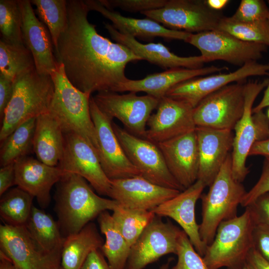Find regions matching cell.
Wrapping results in <instances>:
<instances>
[{"mask_svg": "<svg viewBox=\"0 0 269 269\" xmlns=\"http://www.w3.org/2000/svg\"><path fill=\"white\" fill-rule=\"evenodd\" d=\"M67 27L54 48L71 83L89 96L94 92H115L127 81V64L141 60L131 50L100 35L88 19L85 0H68Z\"/></svg>", "mask_w": 269, "mask_h": 269, "instance_id": "obj_1", "label": "cell"}, {"mask_svg": "<svg viewBox=\"0 0 269 269\" xmlns=\"http://www.w3.org/2000/svg\"><path fill=\"white\" fill-rule=\"evenodd\" d=\"M55 210L65 238L76 233L103 212L118 205L112 199L96 194L81 176L66 172L57 183Z\"/></svg>", "mask_w": 269, "mask_h": 269, "instance_id": "obj_2", "label": "cell"}, {"mask_svg": "<svg viewBox=\"0 0 269 269\" xmlns=\"http://www.w3.org/2000/svg\"><path fill=\"white\" fill-rule=\"evenodd\" d=\"M51 76L54 93L49 114L57 121L64 133H75L81 135L98 154V141L90 111L91 96L71 83L61 63L58 62Z\"/></svg>", "mask_w": 269, "mask_h": 269, "instance_id": "obj_3", "label": "cell"}, {"mask_svg": "<svg viewBox=\"0 0 269 269\" xmlns=\"http://www.w3.org/2000/svg\"><path fill=\"white\" fill-rule=\"evenodd\" d=\"M54 93L50 75L39 74L34 69L18 77L0 121V142L22 124L48 113Z\"/></svg>", "mask_w": 269, "mask_h": 269, "instance_id": "obj_4", "label": "cell"}, {"mask_svg": "<svg viewBox=\"0 0 269 269\" xmlns=\"http://www.w3.org/2000/svg\"><path fill=\"white\" fill-rule=\"evenodd\" d=\"M247 191L233 177L230 153L207 193L202 194V221L199 234L209 245L214 240L217 229L223 221L236 217L237 208Z\"/></svg>", "mask_w": 269, "mask_h": 269, "instance_id": "obj_5", "label": "cell"}, {"mask_svg": "<svg viewBox=\"0 0 269 269\" xmlns=\"http://www.w3.org/2000/svg\"><path fill=\"white\" fill-rule=\"evenodd\" d=\"M255 224L248 208L240 216L219 225L213 241L207 246L203 260L209 269H241L253 249Z\"/></svg>", "mask_w": 269, "mask_h": 269, "instance_id": "obj_6", "label": "cell"}, {"mask_svg": "<svg viewBox=\"0 0 269 269\" xmlns=\"http://www.w3.org/2000/svg\"><path fill=\"white\" fill-rule=\"evenodd\" d=\"M268 79L246 83L243 115L234 127L232 156L234 178L242 182L250 172L246 162L255 142L269 137V122L263 111L252 115L253 104L262 91L267 86Z\"/></svg>", "mask_w": 269, "mask_h": 269, "instance_id": "obj_7", "label": "cell"}, {"mask_svg": "<svg viewBox=\"0 0 269 269\" xmlns=\"http://www.w3.org/2000/svg\"><path fill=\"white\" fill-rule=\"evenodd\" d=\"M140 13L168 29L190 33L217 29L224 16L200 0H167L162 7Z\"/></svg>", "mask_w": 269, "mask_h": 269, "instance_id": "obj_8", "label": "cell"}, {"mask_svg": "<svg viewBox=\"0 0 269 269\" xmlns=\"http://www.w3.org/2000/svg\"><path fill=\"white\" fill-rule=\"evenodd\" d=\"M246 84L227 85L203 99L193 109L196 126L234 130L243 114Z\"/></svg>", "mask_w": 269, "mask_h": 269, "instance_id": "obj_9", "label": "cell"}, {"mask_svg": "<svg viewBox=\"0 0 269 269\" xmlns=\"http://www.w3.org/2000/svg\"><path fill=\"white\" fill-rule=\"evenodd\" d=\"M112 125L127 156L141 176L162 187L185 190L169 172L157 144L137 136L114 123Z\"/></svg>", "mask_w": 269, "mask_h": 269, "instance_id": "obj_10", "label": "cell"}, {"mask_svg": "<svg viewBox=\"0 0 269 269\" xmlns=\"http://www.w3.org/2000/svg\"><path fill=\"white\" fill-rule=\"evenodd\" d=\"M186 42L196 47L206 63L219 60L240 67L248 62L257 61L267 47L241 40L219 29L191 33Z\"/></svg>", "mask_w": 269, "mask_h": 269, "instance_id": "obj_11", "label": "cell"}, {"mask_svg": "<svg viewBox=\"0 0 269 269\" xmlns=\"http://www.w3.org/2000/svg\"><path fill=\"white\" fill-rule=\"evenodd\" d=\"M93 99L100 110L109 118L117 119L129 132L142 138H145L147 121L159 101L148 95L138 96L132 92L125 94L100 92Z\"/></svg>", "mask_w": 269, "mask_h": 269, "instance_id": "obj_12", "label": "cell"}, {"mask_svg": "<svg viewBox=\"0 0 269 269\" xmlns=\"http://www.w3.org/2000/svg\"><path fill=\"white\" fill-rule=\"evenodd\" d=\"M64 134V152L58 166L65 172L84 178L99 195L109 196L111 180L104 172L96 151L81 135Z\"/></svg>", "mask_w": 269, "mask_h": 269, "instance_id": "obj_13", "label": "cell"}, {"mask_svg": "<svg viewBox=\"0 0 269 269\" xmlns=\"http://www.w3.org/2000/svg\"><path fill=\"white\" fill-rule=\"evenodd\" d=\"M156 216L131 247L126 269H143L163 256L176 255L183 230Z\"/></svg>", "mask_w": 269, "mask_h": 269, "instance_id": "obj_14", "label": "cell"}, {"mask_svg": "<svg viewBox=\"0 0 269 269\" xmlns=\"http://www.w3.org/2000/svg\"><path fill=\"white\" fill-rule=\"evenodd\" d=\"M0 252L21 269H56L60 266L61 253L45 252L25 226L0 225Z\"/></svg>", "mask_w": 269, "mask_h": 269, "instance_id": "obj_15", "label": "cell"}, {"mask_svg": "<svg viewBox=\"0 0 269 269\" xmlns=\"http://www.w3.org/2000/svg\"><path fill=\"white\" fill-rule=\"evenodd\" d=\"M90 111L98 141V155L102 167L110 180L140 175L127 156L114 131L112 120L90 99Z\"/></svg>", "mask_w": 269, "mask_h": 269, "instance_id": "obj_16", "label": "cell"}, {"mask_svg": "<svg viewBox=\"0 0 269 269\" xmlns=\"http://www.w3.org/2000/svg\"><path fill=\"white\" fill-rule=\"evenodd\" d=\"M269 74V64L252 61L233 72L198 77L183 82L170 89L165 96L184 101L194 108L206 97L227 85Z\"/></svg>", "mask_w": 269, "mask_h": 269, "instance_id": "obj_17", "label": "cell"}, {"mask_svg": "<svg viewBox=\"0 0 269 269\" xmlns=\"http://www.w3.org/2000/svg\"><path fill=\"white\" fill-rule=\"evenodd\" d=\"M193 109L184 101L161 98L147 121L145 138L157 144L195 130Z\"/></svg>", "mask_w": 269, "mask_h": 269, "instance_id": "obj_18", "label": "cell"}, {"mask_svg": "<svg viewBox=\"0 0 269 269\" xmlns=\"http://www.w3.org/2000/svg\"><path fill=\"white\" fill-rule=\"evenodd\" d=\"M111 180L109 197L133 209L152 211L181 192L155 184L140 175Z\"/></svg>", "mask_w": 269, "mask_h": 269, "instance_id": "obj_19", "label": "cell"}, {"mask_svg": "<svg viewBox=\"0 0 269 269\" xmlns=\"http://www.w3.org/2000/svg\"><path fill=\"white\" fill-rule=\"evenodd\" d=\"M205 187L202 181L197 180L176 196L152 210L157 216L167 217L177 222L187 235L195 250L202 257L207 245L200 236L199 225L195 217V205Z\"/></svg>", "mask_w": 269, "mask_h": 269, "instance_id": "obj_20", "label": "cell"}, {"mask_svg": "<svg viewBox=\"0 0 269 269\" xmlns=\"http://www.w3.org/2000/svg\"><path fill=\"white\" fill-rule=\"evenodd\" d=\"M22 15V34L24 45L30 51L36 70L41 75H50L58 62L53 44L46 26L36 17L29 0H18Z\"/></svg>", "mask_w": 269, "mask_h": 269, "instance_id": "obj_21", "label": "cell"}, {"mask_svg": "<svg viewBox=\"0 0 269 269\" xmlns=\"http://www.w3.org/2000/svg\"><path fill=\"white\" fill-rule=\"evenodd\" d=\"M157 145L169 172L184 189L197 180L199 158L195 130Z\"/></svg>", "mask_w": 269, "mask_h": 269, "instance_id": "obj_22", "label": "cell"}, {"mask_svg": "<svg viewBox=\"0 0 269 269\" xmlns=\"http://www.w3.org/2000/svg\"><path fill=\"white\" fill-rule=\"evenodd\" d=\"M199 151L197 180L210 186L233 148L232 131L196 127Z\"/></svg>", "mask_w": 269, "mask_h": 269, "instance_id": "obj_23", "label": "cell"}, {"mask_svg": "<svg viewBox=\"0 0 269 269\" xmlns=\"http://www.w3.org/2000/svg\"><path fill=\"white\" fill-rule=\"evenodd\" d=\"M14 169L15 185L36 198L43 208L50 202L52 186L66 173L58 166L48 165L28 156L16 161Z\"/></svg>", "mask_w": 269, "mask_h": 269, "instance_id": "obj_24", "label": "cell"}, {"mask_svg": "<svg viewBox=\"0 0 269 269\" xmlns=\"http://www.w3.org/2000/svg\"><path fill=\"white\" fill-rule=\"evenodd\" d=\"M105 27L116 42L129 48L141 60H146L163 69H198L203 67L206 63L201 55L179 56L160 42L141 43L134 37L120 32L111 24L105 23Z\"/></svg>", "mask_w": 269, "mask_h": 269, "instance_id": "obj_25", "label": "cell"}, {"mask_svg": "<svg viewBox=\"0 0 269 269\" xmlns=\"http://www.w3.org/2000/svg\"><path fill=\"white\" fill-rule=\"evenodd\" d=\"M224 69V67L214 65L198 69H169L162 72L148 75L140 80L128 79L119 85L115 92H142L160 99L177 84L196 77L218 73Z\"/></svg>", "mask_w": 269, "mask_h": 269, "instance_id": "obj_26", "label": "cell"}, {"mask_svg": "<svg viewBox=\"0 0 269 269\" xmlns=\"http://www.w3.org/2000/svg\"><path fill=\"white\" fill-rule=\"evenodd\" d=\"M90 11L99 12L110 20L113 26L120 32L145 40H153L156 37L167 39L187 40L191 33L168 29L149 18H135L122 15L114 10L104 6L98 0H86Z\"/></svg>", "mask_w": 269, "mask_h": 269, "instance_id": "obj_27", "label": "cell"}, {"mask_svg": "<svg viewBox=\"0 0 269 269\" xmlns=\"http://www.w3.org/2000/svg\"><path fill=\"white\" fill-rule=\"evenodd\" d=\"M64 144V133L49 113L36 118L33 146L39 160L49 166H58L63 154Z\"/></svg>", "mask_w": 269, "mask_h": 269, "instance_id": "obj_28", "label": "cell"}, {"mask_svg": "<svg viewBox=\"0 0 269 269\" xmlns=\"http://www.w3.org/2000/svg\"><path fill=\"white\" fill-rule=\"evenodd\" d=\"M104 243L96 225L89 223L78 232L65 237L60 266L64 269H80L89 254L100 249Z\"/></svg>", "mask_w": 269, "mask_h": 269, "instance_id": "obj_29", "label": "cell"}, {"mask_svg": "<svg viewBox=\"0 0 269 269\" xmlns=\"http://www.w3.org/2000/svg\"><path fill=\"white\" fill-rule=\"evenodd\" d=\"M25 227L45 252L61 253L65 238L62 235L58 222L50 214L33 206Z\"/></svg>", "mask_w": 269, "mask_h": 269, "instance_id": "obj_30", "label": "cell"}, {"mask_svg": "<svg viewBox=\"0 0 269 269\" xmlns=\"http://www.w3.org/2000/svg\"><path fill=\"white\" fill-rule=\"evenodd\" d=\"M97 218L101 232L106 238L100 250L113 269H126L131 246L108 211L102 212Z\"/></svg>", "mask_w": 269, "mask_h": 269, "instance_id": "obj_31", "label": "cell"}, {"mask_svg": "<svg viewBox=\"0 0 269 269\" xmlns=\"http://www.w3.org/2000/svg\"><path fill=\"white\" fill-rule=\"evenodd\" d=\"M36 119L33 118L22 124L0 142L1 166L14 163L33 151Z\"/></svg>", "mask_w": 269, "mask_h": 269, "instance_id": "obj_32", "label": "cell"}, {"mask_svg": "<svg viewBox=\"0 0 269 269\" xmlns=\"http://www.w3.org/2000/svg\"><path fill=\"white\" fill-rule=\"evenodd\" d=\"M33 198L18 186L1 196L0 215L4 223L13 226H25L31 214Z\"/></svg>", "mask_w": 269, "mask_h": 269, "instance_id": "obj_33", "label": "cell"}, {"mask_svg": "<svg viewBox=\"0 0 269 269\" xmlns=\"http://www.w3.org/2000/svg\"><path fill=\"white\" fill-rule=\"evenodd\" d=\"M35 69L30 51L23 45L0 40V75L14 81L20 76Z\"/></svg>", "mask_w": 269, "mask_h": 269, "instance_id": "obj_34", "label": "cell"}, {"mask_svg": "<svg viewBox=\"0 0 269 269\" xmlns=\"http://www.w3.org/2000/svg\"><path fill=\"white\" fill-rule=\"evenodd\" d=\"M112 217L131 247L156 216L152 211L124 207L119 205L113 211Z\"/></svg>", "mask_w": 269, "mask_h": 269, "instance_id": "obj_35", "label": "cell"}, {"mask_svg": "<svg viewBox=\"0 0 269 269\" xmlns=\"http://www.w3.org/2000/svg\"><path fill=\"white\" fill-rule=\"evenodd\" d=\"M39 20L47 28L55 48L61 33L67 27V2L65 0H32Z\"/></svg>", "mask_w": 269, "mask_h": 269, "instance_id": "obj_36", "label": "cell"}, {"mask_svg": "<svg viewBox=\"0 0 269 269\" xmlns=\"http://www.w3.org/2000/svg\"><path fill=\"white\" fill-rule=\"evenodd\" d=\"M217 29L226 32L241 40L269 47V20L244 22L223 16Z\"/></svg>", "mask_w": 269, "mask_h": 269, "instance_id": "obj_37", "label": "cell"}, {"mask_svg": "<svg viewBox=\"0 0 269 269\" xmlns=\"http://www.w3.org/2000/svg\"><path fill=\"white\" fill-rule=\"evenodd\" d=\"M21 26L22 15L18 0H0V39L12 44H24Z\"/></svg>", "mask_w": 269, "mask_h": 269, "instance_id": "obj_38", "label": "cell"}, {"mask_svg": "<svg viewBox=\"0 0 269 269\" xmlns=\"http://www.w3.org/2000/svg\"><path fill=\"white\" fill-rule=\"evenodd\" d=\"M176 255L177 262L171 269H209L183 231L179 238Z\"/></svg>", "mask_w": 269, "mask_h": 269, "instance_id": "obj_39", "label": "cell"}, {"mask_svg": "<svg viewBox=\"0 0 269 269\" xmlns=\"http://www.w3.org/2000/svg\"><path fill=\"white\" fill-rule=\"evenodd\" d=\"M230 18L244 22L269 20V7L264 0H242L234 14Z\"/></svg>", "mask_w": 269, "mask_h": 269, "instance_id": "obj_40", "label": "cell"}, {"mask_svg": "<svg viewBox=\"0 0 269 269\" xmlns=\"http://www.w3.org/2000/svg\"><path fill=\"white\" fill-rule=\"evenodd\" d=\"M106 8H119L129 12H140L160 8L167 0H98Z\"/></svg>", "mask_w": 269, "mask_h": 269, "instance_id": "obj_41", "label": "cell"}, {"mask_svg": "<svg viewBox=\"0 0 269 269\" xmlns=\"http://www.w3.org/2000/svg\"><path fill=\"white\" fill-rule=\"evenodd\" d=\"M269 192V157H265L260 177L245 194L241 205L246 207L260 196Z\"/></svg>", "mask_w": 269, "mask_h": 269, "instance_id": "obj_42", "label": "cell"}, {"mask_svg": "<svg viewBox=\"0 0 269 269\" xmlns=\"http://www.w3.org/2000/svg\"><path fill=\"white\" fill-rule=\"evenodd\" d=\"M246 208L249 210L255 225L269 229V192L260 196Z\"/></svg>", "mask_w": 269, "mask_h": 269, "instance_id": "obj_43", "label": "cell"}, {"mask_svg": "<svg viewBox=\"0 0 269 269\" xmlns=\"http://www.w3.org/2000/svg\"><path fill=\"white\" fill-rule=\"evenodd\" d=\"M253 242V249L269 262V229L255 225Z\"/></svg>", "mask_w": 269, "mask_h": 269, "instance_id": "obj_44", "label": "cell"}, {"mask_svg": "<svg viewBox=\"0 0 269 269\" xmlns=\"http://www.w3.org/2000/svg\"><path fill=\"white\" fill-rule=\"evenodd\" d=\"M14 82L0 75V118L2 120L5 111L11 99Z\"/></svg>", "mask_w": 269, "mask_h": 269, "instance_id": "obj_45", "label": "cell"}, {"mask_svg": "<svg viewBox=\"0 0 269 269\" xmlns=\"http://www.w3.org/2000/svg\"><path fill=\"white\" fill-rule=\"evenodd\" d=\"M80 269H113L100 249L91 252Z\"/></svg>", "mask_w": 269, "mask_h": 269, "instance_id": "obj_46", "label": "cell"}, {"mask_svg": "<svg viewBox=\"0 0 269 269\" xmlns=\"http://www.w3.org/2000/svg\"><path fill=\"white\" fill-rule=\"evenodd\" d=\"M15 185L14 163L1 166L0 169V196Z\"/></svg>", "mask_w": 269, "mask_h": 269, "instance_id": "obj_47", "label": "cell"}, {"mask_svg": "<svg viewBox=\"0 0 269 269\" xmlns=\"http://www.w3.org/2000/svg\"><path fill=\"white\" fill-rule=\"evenodd\" d=\"M246 264L249 269H269V262L254 249L249 253Z\"/></svg>", "mask_w": 269, "mask_h": 269, "instance_id": "obj_48", "label": "cell"}, {"mask_svg": "<svg viewBox=\"0 0 269 269\" xmlns=\"http://www.w3.org/2000/svg\"><path fill=\"white\" fill-rule=\"evenodd\" d=\"M262 155L269 157V137L257 141L252 146L249 155Z\"/></svg>", "mask_w": 269, "mask_h": 269, "instance_id": "obj_49", "label": "cell"}, {"mask_svg": "<svg viewBox=\"0 0 269 269\" xmlns=\"http://www.w3.org/2000/svg\"><path fill=\"white\" fill-rule=\"evenodd\" d=\"M267 87L262 99L254 108H253V114L263 111L264 109L269 106V81Z\"/></svg>", "mask_w": 269, "mask_h": 269, "instance_id": "obj_50", "label": "cell"}, {"mask_svg": "<svg viewBox=\"0 0 269 269\" xmlns=\"http://www.w3.org/2000/svg\"><path fill=\"white\" fill-rule=\"evenodd\" d=\"M0 269H21L0 252Z\"/></svg>", "mask_w": 269, "mask_h": 269, "instance_id": "obj_51", "label": "cell"}, {"mask_svg": "<svg viewBox=\"0 0 269 269\" xmlns=\"http://www.w3.org/2000/svg\"><path fill=\"white\" fill-rule=\"evenodd\" d=\"M230 1L228 0H207L206 4L213 10L219 11L224 8Z\"/></svg>", "mask_w": 269, "mask_h": 269, "instance_id": "obj_52", "label": "cell"}, {"mask_svg": "<svg viewBox=\"0 0 269 269\" xmlns=\"http://www.w3.org/2000/svg\"><path fill=\"white\" fill-rule=\"evenodd\" d=\"M172 261V258L168 259L167 262L162 264L158 269H170V266Z\"/></svg>", "mask_w": 269, "mask_h": 269, "instance_id": "obj_53", "label": "cell"}, {"mask_svg": "<svg viewBox=\"0 0 269 269\" xmlns=\"http://www.w3.org/2000/svg\"><path fill=\"white\" fill-rule=\"evenodd\" d=\"M241 269H249V268L248 267V266L246 265V264L245 265L244 267H243Z\"/></svg>", "mask_w": 269, "mask_h": 269, "instance_id": "obj_54", "label": "cell"}, {"mask_svg": "<svg viewBox=\"0 0 269 269\" xmlns=\"http://www.w3.org/2000/svg\"><path fill=\"white\" fill-rule=\"evenodd\" d=\"M267 116L268 118L269 119V110L268 111Z\"/></svg>", "mask_w": 269, "mask_h": 269, "instance_id": "obj_55", "label": "cell"}, {"mask_svg": "<svg viewBox=\"0 0 269 269\" xmlns=\"http://www.w3.org/2000/svg\"><path fill=\"white\" fill-rule=\"evenodd\" d=\"M63 269V268L60 266L59 268H57V269Z\"/></svg>", "mask_w": 269, "mask_h": 269, "instance_id": "obj_56", "label": "cell"}, {"mask_svg": "<svg viewBox=\"0 0 269 269\" xmlns=\"http://www.w3.org/2000/svg\"><path fill=\"white\" fill-rule=\"evenodd\" d=\"M268 6L269 7V0L268 1Z\"/></svg>", "mask_w": 269, "mask_h": 269, "instance_id": "obj_57", "label": "cell"}]
</instances>
